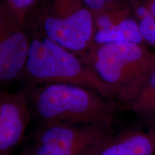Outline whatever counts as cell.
Segmentation results:
<instances>
[{
    "instance_id": "obj_1",
    "label": "cell",
    "mask_w": 155,
    "mask_h": 155,
    "mask_svg": "<svg viewBox=\"0 0 155 155\" xmlns=\"http://www.w3.org/2000/svg\"><path fill=\"white\" fill-rule=\"evenodd\" d=\"M32 113L42 124L111 126L116 108L96 91L72 83L31 86Z\"/></svg>"
},
{
    "instance_id": "obj_2",
    "label": "cell",
    "mask_w": 155,
    "mask_h": 155,
    "mask_svg": "<svg viewBox=\"0 0 155 155\" xmlns=\"http://www.w3.org/2000/svg\"><path fill=\"white\" fill-rule=\"evenodd\" d=\"M111 93L127 106L155 68V55L144 44H93L79 55Z\"/></svg>"
},
{
    "instance_id": "obj_3",
    "label": "cell",
    "mask_w": 155,
    "mask_h": 155,
    "mask_svg": "<svg viewBox=\"0 0 155 155\" xmlns=\"http://www.w3.org/2000/svg\"><path fill=\"white\" fill-rule=\"evenodd\" d=\"M20 78L29 86L55 83L79 85L113 101L108 89L80 56L40 33L31 38L28 61Z\"/></svg>"
},
{
    "instance_id": "obj_4",
    "label": "cell",
    "mask_w": 155,
    "mask_h": 155,
    "mask_svg": "<svg viewBox=\"0 0 155 155\" xmlns=\"http://www.w3.org/2000/svg\"><path fill=\"white\" fill-rule=\"evenodd\" d=\"M40 34L81 55L94 44L92 12L82 0H45Z\"/></svg>"
},
{
    "instance_id": "obj_5",
    "label": "cell",
    "mask_w": 155,
    "mask_h": 155,
    "mask_svg": "<svg viewBox=\"0 0 155 155\" xmlns=\"http://www.w3.org/2000/svg\"><path fill=\"white\" fill-rule=\"evenodd\" d=\"M111 126L42 124L35 136L32 155H88L110 134Z\"/></svg>"
},
{
    "instance_id": "obj_6",
    "label": "cell",
    "mask_w": 155,
    "mask_h": 155,
    "mask_svg": "<svg viewBox=\"0 0 155 155\" xmlns=\"http://www.w3.org/2000/svg\"><path fill=\"white\" fill-rule=\"evenodd\" d=\"M31 86L0 92V155H10L24 139L32 114Z\"/></svg>"
},
{
    "instance_id": "obj_7",
    "label": "cell",
    "mask_w": 155,
    "mask_h": 155,
    "mask_svg": "<svg viewBox=\"0 0 155 155\" xmlns=\"http://www.w3.org/2000/svg\"><path fill=\"white\" fill-rule=\"evenodd\" d=\"M88 155H155V129H128L106 136Z\"/></svg>"
},
{
    "instance_id": "obj_8",
    "label": "cell",
    "mask_w": 155,
    "mask_h": 155,
    "mask_svg": "<svg viewBox=\"0 0 155 155\" xmlns=\"http://www.w3.org/2000/svg\"><path fill=\"white\" fill-rule=\"evenodd\" d=\"M30 43L26 24L13 31L0 43V88L20 78L28 61Z\"/></svg>"
},
{
    "instance_id": "obj_9",
    "label": "cell",
    "mask_w": 155,
    "mask_h": 155,
    "mask_svg": "<svg viewBox=\"0 0 155 155\" xmlns=\"http://www.w3.org/2000/svg\"><path fill=\"white\" fill-rule=\"evenodd\" d=\"M127 42L144 44L139 22L130 16L106 30L95 31L94 44L101 45L111 42Z\"/></svg>"
},
{
    "instance_id": "obj_10",
    "label": "cell",
    "mask_w": 155,
    "mask_h": 155,
    "mask_svg": "<svg viewBox=\"0 0 155 155\" xmlns=\"http://www.w3.org/2000/svg\"><path fill=\"white\" fill-rule=\"evenodd\" d=\"M127 107L142 119L155 122V68Z\"/></svg>"
},
{
    "instance_id": "obj_11",
    "label": "cell",
    "mask_w": 155,
    "mask_h": 155,
    "mask_svg": "<svg viewBox=\"0 0 155 155\" xmlns=\"http://www.w3.org/2000/svg\"><path fill=\"white\" fill-rule=\"evenodd\" d=\"M26 23V19L3 0L0 4V43L13 31Z\"/></svg>"
},
{
    "instance_id": "obj_12",
    "label": "cell",
    "mask_w": 155,
    "mask_h": 155,
    "mask_svg": "<svg viewBox=\"0 0 155 155\" xmlns=\"http://www.w3.org/2000/svg\"><path fill=\"white\" fill-rule=\"evenodd\" d=\"M138 22L144 42L155 47V19L148 15L139 20Z\"/></svg>"
},
{
    "instance_id": "obj_13",
    "label": "cell",
    "mask_w": 155,
    "mask_h": 155,
    "mask_svg": "<svg viewBox=\"0 0 155 155\" xmlns=\"http://www.w3.org/2000/svg\"><path fill=\"white\" fill-rule=\"evenodd\" d=\"M9 7L15 9L21 16L27 18L28 13L36 5L38 0H4Z\"/></svg>"
},
{
    "instance_id": "obj_14",
    "label": "cell",
    "mask_w": 155,
    "mask_h": 155,
    "mask_svg": "<svg viewBox=\"0 0 155 155\" xmlns=\"http://www.w3.org/2000/svg\"><path fill=\"white\" fill-rule=\"evenodd\" d=\"M118 0H82L88 8L92 12V13L97 12L106 9Z\"/></svg>"
},
{
    "instance_id": "obj_15",
    "label": "cell",
    "mask_w": 155,
    "mask_h": 155,
    "mask_svg": "<svg viewBox=\"0 0 155 155\" xmlns=\"http://www.w3.org/2000/svg\"><path fill=\"white\" fill-rule=\"evenodd\" d=\"M2 1H3V0H0V4L2 3Z\"/></svg>"
}]
</instances>
